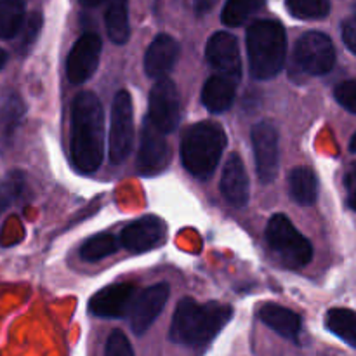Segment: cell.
I'll list each match as a JSON object with an SVG mask.
<instances>
[{
  "label": "cell",
  "mask_w": 356,
  "mask_h": 356,
  "mask_svg": "<svg viewBox=\"0 0 356 356\" xmlns=\"http://www.w3.org/2000/svg\"><path fill=\"white\" fill-rule=\"evenodd\" d=\"M289 191L299 205H313L318 198V179L309 167H296L289 174Z\"/></svg>",
  "instance_id": "20"
},
{
  "label": "cell",
  "mask_w": 356,
  "mask_h": 356,
  "mask_svg": "<svg viewBox=\"0 0 356 356\" xmlns=\"http://www.w3.org/2000/svg\"><path fill=\"white\" fill-rule=\"evenodd\" d=\"M337 103L351 113H356V80H344L334 89Z\"/></svg>",
  "instance_id": "31"
},
{
  "label": "cell",
  "mask_w": 356,
  "mask_h": 356,
  "mask_svg": "<svg viewBox=\"0 0 356 356\" xmlns=\"http://www.w3.org/2000/svg\"><path fill=\"white\" fill-rule=\"evenodd\" d=\"M233 315L232 306L221 302L200 305L195 299H181L172 316L170 339L183 346H200L214 339Z\"/></svg>",
  "instance_id": "2"
},
{
  "label": "cell",
  "mask_w": 356,
  "mask_h": 356,
  "mask_svg": "<svg viewBox=\"0 0 356 356\" xmlns=\"http://www.w3.org/2000/svg\"><path fill=\"white\" fill-rule=\"evenodd\" d=\"M219 188H221L222 197H225L226 202L232 204L233 207L242 209L249 204V198H250L249 176H247L245 165H243L238 153H232L229 159L226 160Z\"/></svg>",
  "instance_id": "16"
},
{
  "label": "cell",
  "mask_w": 356,
  "mask_h": 356,
  "mask_svg": "<svg viewBox=\"0 0 356 356\" xmlns=\"http://www.w3.org/2000/svg\"><path fill=\"white\" fill-rule=\"evenodd\" d=\"M134 143V110L131 94L127 90L117 92L111 106L110 139L108 152L113 163H122L129 156Z\"/></svg>",
  "instance_id": "6"
},
{
  "label": "cell",
  "mask_w": 356,
  "mask_h": 356,
  "mask_svg": "<svg viewBox=\"0 0 356 356\" xmlns=\"http://www.w3.org/2000/svg\"><path fill=\"white\" fill-rule=\"evenodd\" d=\"M271 252L289 268H302L312 261L313 247L285 214H275L266 228Z\"/></svg>",
  "instance_id": "5"
},
{
  "label": "cell",
  "mask_w": 356,
  "mask_h": 356,
  "mask_svg": "<svg viewBox=\"0 0 356 356\" xmlns=\"http://www.w3.org/2000/svg\"><path fill=\"white\" fill-rule=\"evenodd\" d=\"M83 7H99L103 3H108L110 0H80Z\"/></svg>",
  "instance_id": "35"
},
{
  "label": "cell",
  "mask_w": 356,
  "mask_h": 356,
  "mask_svg": "<svg viewBox=\"0 0 356 356\" xmlns=\"http://www.w3.org/2000/svg\"><path fill=\"white\" fill-rule=\"evenodd\" d=\"M179 56V44L170 35L160 33L149 44L145 54V70L149 79H165Z\"/></svg>",
  "instance_id": "17"
},
{
  "label": "cell",
  "mask_w": 356,
  "mask_h": 356,
  "mask_svg": "<svg viewBox=\"0 0 356 356\" xmlns=\"http://www.w3.org/2000/svg\"><path fill=\"white\" fill-rule=\"evenodd\" d=\"M216 3H218V0H195V9L198 14H204L209 13Z\"/></svg>",
  "instance_id": "34"
},
{
  "label": "cell",
  "mask_w": 356,
  "mask_h": 356,
  "mask_svg": "<svg viewBox=\"0 0 356 356\" xmlns=\"http://www.w3.org/2000/svg\"><path fill=\"white\" fill-rule=\"evenodd\" d=\"M350 149L353 153H356V134L353 136V138H351V143H350Z\"/></svg>",
  "instance_id": "37"
},
{
  "label": "cell",
  "mask_w": 356,
  "mask_h": 356,
  "mask_svg": "<svg viewBox=\"0 0 356 356\" xmlns=\"http://www.w3.org/2000/svg\"><path fill=\"white\" fill-rule=\"evenodd\" d=\"M294 58L306 75H325L336 65V49L325 33L308 31L296 44Z\"/></svg>",
  "instance_id": "7"
},
{
  "label": "cell",
  "mask_w": 356,
  "mask_h": 356,
  "mask_svg": "<svg viewBox=\"0 0 356 356\" xmlns=\"http://www.w3.org/2000/svg\"><path fill=\"white\" fill-rule=\"evenodd\" d=\"M325 325L334 336L356 348V313L346 308H334L327 313Z\"/></svg>",
  "instance_id": "23"
},
{
  "label": "cell",
  "mask_w": 356,
  "mask_h": 356,
  "mask_svg": "<svg viewBox=\"0 0 356 356\" xmlns=\"http://www.w3.org/2000/svg\"><path fill=\"white\" fill-rule=\"evenodd\" d=\"M226 148V132L216 122H198L186 131L181 146L183 163L190 174L209 177Z\"/></svg>",
  "instance_id": "4"
},
{
  "label": "cell",
  "mask_w": 356,
  "mask_h": 356,
  "mask_svg": "<svg viewBox=\"0 0 356 356\" xmlns=\"http://www.w3.org/2000/svg\"><path fill=\"white\" fill-rule=\"evenodd\" d=\"M23 190V174L13 172L7 176L3 183H0V214L19 197Z\"/></svg>",
  "instance_id": "29"
},
{
  "label": "cell",
  "mask_w": 356,
  "mask_h": 356,
  "mask_svg": "<svg viewBox=\"0 0 356 356\" xmlns=\"http://www.w3.org/2000/svg\"><path fill=\"white\" fill-rule=\"evenodd\" d=\"M26 21L23 0H0V38H14L19 35Z\"/></svg>",
  "instance_id": "22"
},
{
  "label": "cell",
  "mask_w": 356,
  "mask_h": 356,
  "mask_svg": "<svg viewBox=\"0 0 356 356\" xmlns=\"http://www.w3.org/2000/svg\"><path fill=\"white\" fill-rule=\"evenodd\" d=\"M259 320L277 334L292 343H299L301 334V318L291 309L278 305H264L259 309Z\"/></svg>",
  "instance_id": "19"
},
{
  "label": "cell",
  "mask_w": 356,
  "mask_h": 356,
  "mask_svg": "<svg viewBox=\"0 0 356 356\" xmlns=\"http://www.w3.org/2000/svg\"><path fill=\"white\" fill-rule=\"evenodd\" d=\"M236 86H238V80L216 73V75L209 76L207 82L204 83L202 103L212 113H225L235 101Z\"/></svg>",
  "instance_id": "18"
},
{
  "label": "cell",
  "mask_w": 356,
  "mask_h": 356,
  "mask_svg": "<svg viewBox=\"0 0 356 356\" xmlns=\"http://www.w3.org/2000/svg\"><path fill=\"white\" fill-rule=\"evenodd\" d=\"M169 285L156 284L143 291L136 298L131 309V327L136 336H143L155 323L169 301Z\"/></svg>",
  "instance_id": "15"
},
{
  "label": "cell",
  "mask_w": 356,
  "mask_h": 356,
  "mask_svg": "<svg viewBox=\"0 0 356 356\" xmlns=\"http://www.w3.org/2000/svg\"><path fill=\"white\" fill-rule=\"evenodd\" d=\"M118 242L113 235H108V233H101V235L90 236L80 247V256L86 261H99L104 257L111 256V254L117 252Z\"/></svg>",
  "instance_id": "26"
},
{
  "label": "cell",
  "mask_w": 356,
  "mask_h": 356,
  "mask_svg": "<svg viewBox=\"0 0 356 356\" xmlns=\"http://www.w3.org/2000/svg\"><path fill=\"white\" fill-rule=\"evenodd\" d=\"M42 30V14L40 13H31L30 16L24 21L23 28L19 31V42H17V51L21 54H26L31 49V45L37 40L38 33Z\"/></svg>",
  "instance_id": "28"
},
{
  "label": "cell",
  "mask_w": 356,
  "mask_h": 356,
  "mask_svg": "<svg viewBox=\"0 0 356 356\" xmlns=\"http://www.w3.org/2000/svg\"><path fill=\"white\" fill-rule=\"evenodd\" d=\"M167 238V226L156 216H145L125 226L120 233V243L129 252L141 254L162 245Z\"/></svg>",
  "instance_id": "11"
},
{
  "label": "cell",
  "mask_w": 356,
  "mask_h": 356,
  "mask_svg": "<svg viewBox=\"0 0 356 356\" xmlns=\"http://www.w3.org/2000/svg\"><path fill=\"white\" fill-rule=\"evenodd\" d=\"M252 146L256 156V170L261 183L270 184L277 179L280 148H278V132L268 122H259L252 129Z\"/></svg>",
  "instance_id": "9"
},
{
  "label": "cell",
  "mask_w": 356,
  "mask_h": 356,
  "mask_svg": "<svg viewBox=\"0 0 356 356\" xmlns=\"http://www.w3.org/2000/svg\"><path fill=\"white\" fill-rule=\"evenodd\" d=\"M264 2L266 0H228L222 9V23L228 26H240L263 9Z\"/></svg>",
  "instance_id": "25"
},
{
  "label": "cell",
  "mask_w": 356,
  "mask_h": 356,
  "mask_svg": "<svg viewBox=\"0 0 356 356\" xmlns=\"http://www.w3.org/2000/svg\"><path fill=\"white\" fill-rule=\"evenodd\" d=\"M24 111H26V108H24L23 99L17 94H9L0 103V139L2 141L13 138L17 125L23 120Z\"/></svg>",
  "instance_id": "24"
},
{
  "label": "cell",
  "mask_w": 356,
  "mask_h": 356,
  "mask_svg": "<svg viewBox=\"0 0 356 356\" xmlns=\"http://www.w3.org/2000/svg\"><path fill=\"white\" fill-rule=\"evenodd\" d=\"M343 40L346 47L356 56V16L348 17L343 23Z\"/></svg>",
  "instance_id": "32"
},
{
  "label": "cell",
  "mask_w": 356,
  "mask_h": 356,
  "mask_svg": "<svg viewBox=\"0 0 356 356\" xmlns=\"http://www.w3.org/2000/svg\"><path fill=\"white\" fill-rule=\"evenodd\" d=\"M106 33L113 44H125L131 35L129 26V6L127 0H110L104 13Z\"/></svg>",
  "instance_id": "21"
},
{
  "label": "cell",
  "mask_w": 356,
  "mask_h": 356,
  "mask_svg": "<svg viewBox=\"0 0 356 356\" xmlns=\"http://www.w3.org/2000/svg\"><path fill=\"white\" fill-rule=\"evenodd\" d=\"M287 9L299 19H322L330 13L329 0H287Z\"/></svg>",
  "instance_id": "27"
},
{
  "label": "cell",
  "mask_w": 356,
  "mask_h": 356,
  "mask_svg": "<svg viewBox=\"0 0 356 356\" xmlns=\"http://www.w3.org/2000/svg\"><path fill=\"white\" fill-rule=\"evenodd\" d=\"M101 38L96 33H83L70 51L66 59V73L72 83H83L92 76L99 65Z\"/></svg>",
  "instance_id": "12"
},
{
  "label": "cell",
  "mask_w": 356,
  "mask_h": 356,
  "mask_svg": "<svg viewBox=\"0 0 356 356\" xmlns=\"http://www.w3.org/2000/svg\"><path fill=\"white\" fill-rule=\"evenodd\" d=\"M104 356H134L131 343L122 330H113L106 341Z\"/></svg>",
  "instance_id": "30"
},
{
  "label": "cell",
  "mask_w": 356,
  "mask_h": 356,
  "mask_svg": "<svg viewBox=\"0 0 356 356\" xmlns=\"http://www.w3.org/2000/svg\"><path fill=\"white\" fill-rule=\"evenodd\" d=\"M205 58L212 68L218 70L219 75L232 76L240 82L242 61H240L238 42L233 35L226 31H218L212 35L205 47Z\"/></svg>",
  "instance_id": "14"
},
{
  "label": "cell",
  "mask_w": 356,
  "mask_h": 356,
  "mask_svg": "<svg viewBox=\"0 0 356 356\" xmlns=\"http://www.w3.org/2000/svg\"><path fill=\"white\" fill-rule=\"evenodd\" d=\"M70 155L76 170L92 174L104 155V110L99 97L90 90L76 94L72 104Z\"/></svg>",
  "instance_id": "1"
},
{
  "label": "cell",
  "mask_w": 356,
  "mask_h": 356,
  "mask_svg": "<svg viewBox=\"0 0 356 356\" xmlns=\"http://www.w3.org/2000/svg\"><path fill=\"white\" fill-rule=\"evenodd\" d=\"M344 184H346L348 191V205H350L353 211H356V163L348 170Z\"/></svg>",
  "instance_id": "33"
},
{
  "label": "cell",
  "mask_w": 356,
  "mask_h": 356,
  "mask_svg": "<svg viewBox=\"0 0 356 356\" xmlns=\"http://www.w3.org/2000/svg\"><path fill=\"white\" fill-rule=\"evenodd\" d=\"M170 163V148L165 134L160 132L152 124L148 117L145 118L141 131V145H139L138 170L143 176H155L163 172Z\"/></svg>",
  "instance_id": "10"
},
{
  "label": "cell",
  "mask_w": 356,
  "mask_h": 356,
  "mask_svg": "<svg viewBox=\"0 0 356 356\" xmlns=\"http://www.w3.org/2000/svg\"><path fill=\"white\" fill-rule=\"evenodd\" d=\"M136 298L138 296H136L134 285H110L92 296L89 302V312L99 318H124L125 315H131Z\"/></svg>",
  "instance_id": "13"
},
{
  "label": "cell",
  "mask_w": 356,
  "mask_h": 356,
  "mask_svg": "<svg viewBox=\"0 0 356 356\" xmlns=\"http://www.w3.org/2000/svg\"><path fill=\"white\" fill-rule=\"evenodd\" d=\"M6 61H7L6 51H3V49H0V70L3 68V65H6Z\"/></svg>",
  "instance_id": "36"
},
{
  "label": "cell",
  "mask_w": 356,
  "mask_h": 356,
  "mask_svg": "<svg viewBox=\"0 0 356 356\" xmlns=\"http://www.w3.org/2000/svg\"><path fill=\"white\" fill-rule=\"evenodd\" d=\"M148 118L163 134L176 131L181 120V99L176 83L170 79L156 80L149 90Z\"/></svg>",
  "instance_id": "8"
},
{
  "label": "cell",
  "mask_w": 356,
  "mask_h": 356,
  "mask_svg": "<svg viewBox=\"0 0 356 356\" xmlns=\"http://www.w3.org/2000/svg\"><path fill=\"white\" fill-rule=\"evenodd\" d=\"M250 73L257 80H270L282 72L287 58V37L280 23L256 21L247 30Z\"/></svg>",
  "instance_id": "3"
}]
</instances>
